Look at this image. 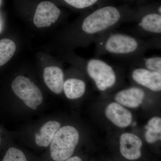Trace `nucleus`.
Masks as SVG:
<instances>
[{
  "mask_svg": "<svg viewBox=\"0 0 161 161\" xmlns=\"http://www.w3.org/2000/svg\"><path fill=\"white\" fill-rule=\"evenodd\" d=\"M79 139L78 130L72 126L60 128L51 142L50 154L55 161H64L73 155Z\"/></svg>",
  "mask_w": 161,
  "mask_h": 161,
  "instance_id": "nucleus-1",
  "label": "nucleus"
},
{
  "mask_svg": "<svg viewBox=\"0 0 161 161\" xmlns=\"http://www.w3.org/2000/svg\"><path fill=\"white\" fill-rule=\"evenodd\" d=\"M120 17V12L116 8L105 6L87 16L83 20L81 29L87 34H97L114 26Z\"/></svg>",
  "mask_w": 161,
  "mask_h": 161,
  "instance_id": "nucleus-2",
  "label": "nucleus"
},
{
  "mask_svg": "<svg viewBox=\"0 0 161 161\" xmlns=\"http://www.w3.org/2000/svg\"><path fill=\"white\" fill-rule=\"evenodd\" d=\"M86 70L101 91L112 87L116 82V75L114 70L103 60L96 58L90 59L87 63Z\"/></svg>",
  "mask_w": 161,
  "mask_h": 161,
  "instance_id": "nucleus-3",
  "label": "nucleus"
},
{
  "mask_svg": "<svg viewBox=\"0 0 161 161\" xmlns=\"http://www.w3.org/2000/svg\"><path fill=\"white\" fill-rule=\"evenodd\" d=\"M11 86L14 94L32 109H36L43 102V95L40 89L28 78L18 76L13 81Z\"/></svg>",
  "mask_w": 161,
  "mask_h": 161,
  "instance_id": "nucleus-4",
  "label": "nucleus"
},
{
  "mask_svg": "<svg viewBox=\"0 0 161 161\" xmlns=\"http://www.w3.org/2000/svg\"><path fill=\"white\" fill-rule=\"evenodd\" d=\"M139 47L136 38L124 34L117 33L109 36L104 47L108 53L118 55H126L136 51Z\"/></svg>",
  "mask_w": 161,
  "mask_h": 161,
  "instance_id": "nucleus-5",
  "label": "nucleus"
},
{
  "mask_svg": "<svg viewBox=\"0 0 161 161\" xmlns=\"http://www.w3.org/2000/svg\"><path fill=\"white\" fill-rule=\"evenodd\" d=\"M60 9L51 2L45 1L38 5L34 17L33 22L38 28L48 27L58 19Z\"/></svg>",
  "mask_w": 161,
  "mask_h": 161,
  "instance_id": "nucleus-6",
  "label": "nucleus"
},
{
  "mask_svg": "<svg viewBox=\"0 0 161 161\" xmlns=\"http://www.w3.org/2000/svg\"><path fill=\"white\" fill-rule=\"evenodd\" d=\"M119 144L121 153L125 158L134 160L141 157L142 142L137 136L132 133H123L121 136Z\"/></svg>",
  "mask_w": 161,
  "mask_h": 161,
  "instance_id": "nucleus-7",
  "label": "nucleus"
},
{
  "mask_svg": "<svg viewBox=\"0 0 161 161\" xmlns=\"http://www.w3.org/2000/svg\"><path fill=\"white\" fill-rule=\"evenodd\" d=\"M132 78L136 83L153 92L161 90V74L147 69L138 68L132 73Z\"/></svg>",
  "mask_w": 161,
  "mask_h": 161,
  "instance_id": "nucleus-8",
  "label": "nucleus"
},
{
  "mask_svg": "<svg viewBox=\"0 0 161 161\" xmlns=\"http://www.w3.org/2000/svg\"><path fill=\"white\" fill-rule=\"evenodd\" d=\"M105 114L112 123L120 128L128 127L132 123L131 112L117 103L109 104L106 109Z\"/></svg>",
  "mask_w": 161,
  "mask_h": 161,
  "instance_id": "nucleus-9",
  "label": "nucleus"
},
{
  "mask_svg": "<svg viewBox=\"0 0 161 161\" xmlns=\"http://www.w3.org/2000/svg\"><path fill=\"white\" fill-rule=\"evenodd\" d=\"M145 93L137 87H131L121 91L115 96L117 103L130 108H136L142 103Z\"/></svg>",
  "mask_w": 161,
  "mask_h": 161,
  "instance_id": "nucleus-10",
  "label": "nucleus"
},
{
  "mask_svg": "<svg viewBox=\"0 0 161 161\" xmlns=\"http://www.w3.org/2000/svg\"><path fill=\"white\" fill-rule=\"evenodd\" d=\"M43 80L52 92L60 94L63 91L64 75L62 70L57 66L47 67L43 71Z\"/></svg>",
  "mask_w": 161,
  "mask_h": 161,
  "instance_id": "nucleus-11",
  "label": "nucleus"
},
{
  "mask_svg": "<svg viewBox=\"0 0 161 161\" xmlns=\"http://www.w3.org/2000/svg\"><path fill=\"white\" fill-rule=\"evenodd\" d=\"M60 128V123L56 121H49L44 124L40 129L39 133L35 134L36 145L40 147H48Z\"/></svg>",
  "mask_w": 161,
  "mask_h": 161,
  "instance_id": "nucleus-12",
  "label": "nucleus"
},
{
  "mask_svg": "<svg viewBox=\"0 0 161 161\" xmlns=\"http://www.w3.org/2000/svg\"><path fill=\"white\" fill-rule=\"evenodd\" d=\"M86 87V84L83 80L70 78L64 81L63 91L67 98L75 99L80 98L84 94Z\"/></svg>",
  "mask_w": 161,
  "mask_h": 161,
  "instance_id": "nucleus-13",
  "label": "nucleus"
},
{
  "mask_svg": "<svg viewBox=\"0 0 161 161\" xmlns=\"http://www.w3.org/2000/svg\"><path fill=\"white\" fill-rule=\"evenodd\" d=\"M139 26L145 31L155 34L161 33V15L158 14H149L142 18Z\"/></svg>",
  "mask_w": 161,
  "mask_h": 161,
  "instance_id": "nucleus-14",
  "label": "nucleus"
},
{
  "mask_svg": "<svg viewBox=\"0 0 161 161\" xmlns=\"http://www.w3.org/2000/svg\"><path fill=\"white\" fill-rule=\"evenodd\" d=\"M147 131L145 134L147 142L152 144L161 138V119L158 117H153L150 119L146 126Z\"/></svg>",
  "mask_w": 161,
  "mask_h": 161,
  "instance_id": "nucleus-15",
  "label": "nucleus"
},
{
  "mask_svg": "<svg viewBox=\"0 0 161 161\" xmlns=\"http://www.w3.org/2000/svg\"><path fill=\"white\" fill-rule=\"evenodd\" d=\"M16 45L9 39L0 40V66L7 63L14 55Z\"/></svg>",
  "mask_w": 161,
  "mask_h": 161,
  "instance_id": "nucleus-16",
  "label": "nucleus"
},
{
  "mask_svg": "<svg viewBox=\"0 0 161 161\" xmlns=\"http://www.w3.org/2000/svg\"><path fill=\"white\" fill-rule=\"evenodd\" d=\"M3 161H27L26 156L21 150L12 147L6 153Z\"/></svg>",
  "mask_w": 161,
  "mask_h": 161,
  "instance_id": "nucleus-17",
  "label": "nucleus"
},
{
  "mask_svg": "<svg viewBox=\"0 0 161 161\" xmlns=\"http://www.w3.org/2000/svg\"><path fill=\"white\" fill-rule=\"evenodd\" d=\"M145 65L147 69L161 74V58L154 57L145 60Z\"/></svg>",
  "mask_w": 161,
  "mask_h": 161,
  "instance_id": "nucleus-18",
  "label": "nucleus"
},
{
  "mask_svg": "<svg viewBox=\"0 0 161 161\" xmlns=\"http://www.w3.org/2000/svg\"><path fill=\"white\" fill-rule=\"evenodd\" d=\"M71 6L77 9H84L95 4L98 0H64Z\"/></svg>",
  "mask_w": 161,
  "mask_h": 161,
  "instance_id": "nucleus-19",
  "label": "nucleus"
},
{
  "mask_svg": "<svg viewBox=\"0 0 161 161\" xmlns=\"http://www.w3.org/2000/svg\"><path fill=\"white\" fill-rule=\"evenodd\" d=\"M64 161H82L81 159L78 156H74L67 159Z\"/></svg>",
  "mask_w": 161,
  "mask_h": 161,
  "instance_id": "nucleus-20",
  "label": "nucleus"
},
{
  "mask_svg": "<svg viewBox=\"0 0 161 161\" xmlns=\"http://www.w3.org/2000/svg\"><path fill=\"white\" fill-rule=\"evenodd\" d=\"M158 12L160 14H161V6H160L159 8H158Z\"/></svg>",
  "mask_w": 161,
  "mask_h": 161,
  "instance_id": "nucleus-21",
  "label": "nucleus"
},
{
  "mask_svg": "<svg viewBox=\"0 0 161 161\" xmlns=\"http://www.w3.org/2000/svg\"><path fill=\"white\" fill-rule=\"evenodd\" d=\"M1 130H0V132H1ZM1 138H0V143H1Z\"/></svg>",
  "mask_w": 161,
  "mask_h": 161,
  "instance_id": "nucleus-22",
  "label": "nucleus"
}]
</instances>
